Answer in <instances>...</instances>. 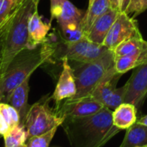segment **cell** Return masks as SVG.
I'll use <instances>...</instances> for the list:
<instances>
[{"instance_id": "1", "label": "cell", "mask_w": 147, "mask_h": 147, "mask_svg": "<svg viewBox=\"0 0 147 147\" xmlns=\"http://www.w3.org/2000/svg\"><path fill=\"white\" fill-rule=\"evenodd\" d=\"M61 126L71 147H102L120 132L113 126L108 108L90 116L66 117Z\"/></svg>"}, {"instance_id": "2", "label": "cell", "mask_w": 147, "mask_h": 147, "mask_svg": "<svg viewBox=\"0 0 147 147\" xmlns=\"http://www.w3.org/2000/svg\"><path fill=\"white\" fill-rule=\"evenodd\" d=\"M57 43L47 40L34 48H24L12 59L0 78V102H5L11 91L41 65L52 61Z\"/></svg>"}, {"instance_id": "3", "label": "cell", "mask_w": 147, "mask_h": 147, "mask_svg": "<svg viewBox=\"0 0 147 147\" xmlns=\"http://www.w3.org/2000/svg\"><path fill=\"white\" fill-rule=\"evenodd\" d=\"M40 0H22L12 10L2 54L1 77L12 59L28 46V26L33 13L38 9Z\"/></svg>"}, {"instance_id": "4", "label": "cell", "mask_w": 147, "mask_h": 147, "mask_svg": "<svg viewBox=\"0 0 147 147\" xmlns=\"http://www.w3.org/2000/svg\"><path fill=\"white\" fill-rule=\"evenodd\" d=\"M115 66V55L108 50L100 58L85 63H76L71 66L77 86V93L71 99L90 96L94 89Z\"/></svg>"}, {"instance_id": "5", "label": "cell", "mask_w": 147, "mask_h": 147, "mask_svg": "<svg viewBox=\"0 0 147 147\" xmlns=\"http://www.w3.org/2000/svg\"><path fill=\"white\" fill-rule=\"evenodd\" d=\"M50 22L56 19L64 41H76L86 37L81 28L84 11L69 0H50Z\"/></svg>"}, {"instance_id": "6", "label": "cell", "mask_w": 147, "mask_h": 147, "mask_svg": "<svg viewBox=\"0 0 147 147\" xmlns=\"http://www.w3.org/2000/svg\"><path fill=\"white\" fill-rule=\"evenodd\" d=\"M51 101V96H45L29 107L24 122L28 140L61 126L64 119L57 115L55 108L50 107Z\"/></svg>"}, {"instance_id": "7", "label": "cell", "mask_w": 147, "mask_h": 147, "mask_svg": "<svg viewBox=\"0 0 147 147\" xmlns=\"http://www.w3.org/2000/svg\"><path fill=\"white\" fill-rule=\"evenodd\" d=\"M109 49L103 45L92 42L87 37H84L71 42L63 40L61 47H57L55 57H58L59 60L65 58L75 63H85L100 58Z\"/></svg>"}, {"instance_id": "8", "label": "cell", "mask_w": 147, "mask_h": 147, "mask_svg": "<svg viewBox=\"0 0 147 147\" xmlns=\"http://www.w3.org/2000/svg\"><path fill=\"white\" fill-rule=\"evenodd\" d=\"M143 37L136 20L125 12H120L109 31L102 45L114 50L123 41L132 38Z\"/></svg>"}, {"instance_id": "9", "label": "cell", "mask_w": 147, "mask_h": 147, "mask_svg": "<svg viewBox=\"0 0 147 147\" xmlns=\"http://www.w3.org/2000/svg\"><path fill=\"white\" fill-rule=\"evenodd\" d=\"M125 84L127 90L124 102L134 105L139 111L147 97V60L133 70Z\"/></svg>"}, {"instance_id": "10", "label": "cell", "mask_w": 147, "mask_h": 147, "mask_svg": "<svg viewBox=\"0 0 147 147\" xmlns=\"http://www.w3.org/2000/svg\"><path fill=\"white\" fill-rule=\"evenodd\" d=\"M57 115L63 118L85 117L95 115L104 107L90 96L79 99H67L63 101L59 106H55Z\"/></svg>"}, {"instance_id": "11", "label": "cell", "mask_w": 147, "mask_h": 147, "mask_svg": "<svg viewBox=\"0 0 147 147\" xmlns=\"http://www.w3.org/2000/svg\"><path fill=\"white\" fill-rule=\"evenodd\" d=\"M121 76V74L115 71L114 66L97 84L90 96L100 102L104 108L113 110L115 109L114 101H115V91L117 89L116 86Z\"/></svg>"}, {"instance_id": "12", "label": "cell", "mask_w": 147, "mask_h": 147, "mask_svg": "<svg viewBox=\"0 0 147 147\" xmlns=\"http://www.w3.org/2000/svg\"><path fill=\"white\" fill-rule=\"evenodd\" d=\"M62 61V71L55 86L54 91L51 96L55 106H59L63 101L72 98L77 93L76 81L70 61L64 58Z\"/></svg>"}, {"instance_id": "13", "label": "cell", "mask_w": 147, "mask_h": 147, "mask_svg": "<svg viewBox=\"0 0 147 147\" xmlns=\"http://www.w3.org/2000/svg\"><path fill=\"white\" fill-rule=\"evenodd\" d=\"M119 13L120 12L109 8L93 23V25L86 34V37L92 42L102 45Z\"/></svg>"}, {"instance_id": "14", "label": "cell", "mask_w": 147, "mask_h": 147, "mask_svg": "<svg viewBox=\"0 0 147 147\" xmlns=\"http://www.w3.org/2000/svg\"><path fill=\"white\" fill-rule=\"evenodd\" d=\"M29 92V78L24 80L20 85L15 88L9 95L6 103L13 107L20 117V124L24 125L26 115L29 109L28 104Z\"/></svg>"}, {"instance_id": "15", "label": "cell", "mask_w": 147, "mask_h": 147, "mask_svg": "<svg viewBox=\"0 0 147 147\" xmlns=\"http://www.w3.org/2000/svg\"><path fill=\"white\" fill-rule=\"evenodd\" d=\"M51 28V22H45L39 15L38 9L31 16L28 26V48H34L38 45L45 42L48 38L47 34Z\"/></svg>"}, {"instance_id": "16", "label": "cell", "mask_w": 147, "mask_h": 147, "mask_svg": "<svg viewBox=\"0 0 147 147\" xmlns=\"http://www.w3.org/2000/svg\"><path fill=\"white\" fill-rule=\"evenodd\" d=\"M137 108L127 102H123L112 111L113 126L117 129L127 130L136 123L138 117Z\"/></svg>"}, {"instance_id": "17", "label": "cell", "mask_w": 147, "mask_h": 147, "mask_svg": "<svg viewBox=\"0 0 147 147\" xmlns=\"http://www.w3.org/2000/svg\"><path fill=\"white\" fill-rule=\"evenodd\" d=\"M109 8V0H95L90 5L88 6V9L84 12V17L81 22V28L85 36L93 23Z\"/></svg>"}, {"instance_id": "18", "label": "cell", "mask_w": 147, "mask_h": 147, "mask_svg": "<svg viewBox=\"0 0 147 147\" xmlns=\"http://www.w3.org/2000/svg\"><path fill=\"white\" fill-rule=\"evenodd\" d=\"M147 144V126L135 123L127 129L119 147H143Z\"/></svg>"}, {"instance_id": "19", "label": "cell", "mask_w": 147, "mask_h": 147, "mask_svg": "<svg viewBox=\"0 0 147 147\" xmlns=\"http://www.w3.org/2000/svg\"><path fill=\"white\" fill-rule=\"evenodd\" d=\"M147 60V47L143 51L130 56H121L115 58V71L123 75L124 73L134 70Z\"/></svg>"}, {"instance_id": "20", "label": "cell", "mask_w": 147, "mask_h": 147, "mask_svg": "<svg viewBox=\"0 0 147 147\" xmlns=\"http://www.w3.org/2000/svg\"><path fill=\"white\" fill-rule=\"evenodd\" d=\"M146 47L147 40H144L143 37L132 38L118 45L113 50V53L115 58L121 57V56H130L143 51Z\"/></svg>"}, {"instance_id": "21", "label": "cell", "mask_w": 147, "mask_h": 147, "mask_svg": "<svg viewBox=\"0 0 147 147\" xmlns=\"http://www.w3.org/2000/svg\"><path fill=\"white\" fill-rule=\"evenodd\" d=\"M4 147H19L26 144L28 140V134L24 125L11 128L4 136Z\"/></svg>"}, {"instance_id": "22", "label": "cell", "mask_w": 147, "mask_h": 147, "mask_svg": "<svg viewBox=\"0 0 147 147\" xmlns=\"http://www.w3.org/2000/svg\"><path fill=\"white\" fill-rule=\"evenodd\" d=\"M0 113L10 129L20 124V117L17 111L8 103L0 102Z\"/></svg>"}, {"instance_id": "23", "label": "cell", "mask_w": 147, "mask_h": 147, "mask_svg": "<svg viewBox=\"0 0 147 147\" xmlns=\"http://www.w3.org/2000/svg\"><path fill=\"white\" fill-rule=\"evenodd\" d=\"M58 127H54L46 134L29 138L26 143V147H49Z\"/></svg>"}, {"instance_id": "24", "label": "cell", "mask_w": 147, "mask_h": 147, "mask_svg": "<svg viewBox=\"0 0 147 147\" xmlns=\"http://www.w3.org/2000/svg\"><path fill=\"white\" fill-rule=\"evenodd\" d=\"M147 9V0H131L125 13L134 18Z\"/></svg>"}, {"instance_id": "25", "label": "cell", "mask_w": 147, "mask_h": 147, "mask_svg": "<svg viewBox=\"0 0 147 147\" xmlns=\"http://www.w3.org/2000/svg\"><path fill=\"white\" fill-rule=\"evenodd\" d=\"M14 9V0H0V26H2Z\"/></svg>"}, {"instance_id": "26", "label": "cell", "mask_w": 147, "mask_h": 147, "mask_svg": "<svg viewBox=\"0 0 147 147\" xmlns=\"http://www.w3.org/2000/svg\"><path fill=\"white\" fill-rule=\"evenodd\" d=\"M9 16L6 20V22L0 26V78H1V63H2V54H3V46H4V40L5 37L7 34L8 28H9Z\"/></svg>"}, {"instance_id": "27", "label": "cell", "mask_w": 147, "mask_h": 147, "mask_svg": "<svg viewBox=\"0 0 147 147\" xmlns=\"http://www.w3.org/2000/svg\"><path fill=\"white\" fill-rule=\"evenodd\" d=\"M9 130H10V128H9V125L7 124L4 118L3 117L2 114L0 113V135L2 137H3Z\"/></svg>"}, {"instance_id": "28", "label": "cell", "mask_w": 147, "mask_h": 147, "mask_svg": "<svg viewBox=\"0 0 147 147\" xmlns=\"http://www.w3.org/2000/svg\"><path fill=\"white\" fill-rule=\"evenodd\" d=\"M109 4L110 8L121 12V0H109Z\"/></svg>"}, {"instance_id": "29", "label": "cell", "mask_w": 147, "mask_h": 147, "mask_svg": "<svg viewBox=\"0 0 147 147\" xmlns=\"http://www.w3.org/2000/svg\"><path fill=\"white\" fill-rule=\"evenodd\" d=\"M131 0H121V12H125V10L127 9L129 3Z\"/></svg>"}, {"instance_id": "30", "label": "cell", "mask_w": 147, "mask_h": 147, "mask_svg": "<svg viewBox=\"0 0 147 147\" xmlns=\"http://www.w3.org/2000/svg\"><path fill=\"white\" fill-rule=\"evenodd\" d=\"M136 122L139 123V124H142V125L147 126V115H146L145 116L140 117V119H138Z\"/></svg>"}, {"instance_id": "31", "label": "cell", "mask_w": 147, "mask_h": 147, "mask_svg": "<svg viewBox=\"0 0 147 147\" xmlns=\"http://www.w3.org/2000/svg\"><path fill=\"white\" fill-rule=\"evenodd\" d=\"M21 1H22V0H14V8H15L16 5H18V4L20 3Z\"/></svg>"}, {"instance_id": "32", "label": "cell", "mask_w": 147, "mask_h": 147, "mask_svg": "<svg viewBox=\"0 0 147 147\" xmlns=\"http://www.w3.org/2000/svg\"><path fill=\"white\" fill-rule=\"evenodd\" d=\"M94 1H95V0H89V5H90ZM89 5H88V6H89Z\"/></svg>"}, {"instance_id": "33", "label": "cell", "mask_w": 147, "mask_h": 147, "mask_svg": "<svg viewBox=\"0 0 147 147\" xmlns=\"http://www.w3.org/2000/svg\"><path fill=\"white\" fill-rule=\"evenodd\" d=\"M19 147H26V144H25V145H23V146H19Z\"/></svg>"}, {"instance_id": "34", "label": "cell", "mask_w": 147, "mask_h": 147, "mask_svg": "<svg viewBox=\"0 0 147 147\" xmlns=\"http://www.w3.org/2000/svg\"><path fill=\"white\" fill-rule=\"evenodd\" d=\"M143 147H147V144H146V146H143Z\"/></svg>"}, {"instance_id": "35", "label": "cell", "mask_w": 147, "mask_h": 147, "mask_svg": "<svg viewBox=\"0 0 147 147\" xmlns=\"http://www.w3.org/2000/svg\"><path fill=\"white\" fill-rule=\"evenodd\" d=\"M1 137H2V136H1V135H0V138H1Z\"/></svg>"}]
</instances>
